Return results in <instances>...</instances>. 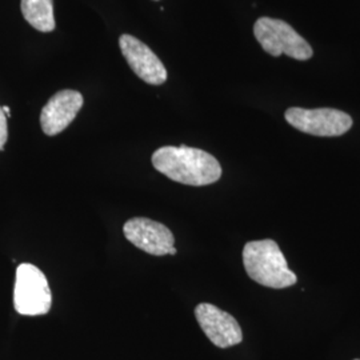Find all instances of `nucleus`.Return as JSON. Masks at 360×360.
<instances>
[{
  "label": "nucleus",
  "mask_w": 360,
  "mask_h": 360,
  "mask_svg": "<svg viewBox=\"0 0 360 360\" xmlns=\"http://www.w3.org/2000/svg\"><path fill=\"white\" fill-rule=\"evenodd\" d=\"M153 166L169 179L193 187L212 184L221 176L215 156L187 146L160 147L153 155Z\"/></svg>",
  "instance_id": "1"
},
{
  "label": "nucleus",
  "mask_w": 360,
  "mask_h": 360,
  "mask_svg": "<svg viewBox=\"0 0 360 360\" xmlns=\"http://www.w3.org/2000/svg\"><path fill=\"white\" fill-rule=\"evenodd\" d=\"M243 264L247 275L269 288H287L297 282L288 269L287 260L278 243L271 239L248 242L243 248Z\"/></svg>",
  "instance_id": "2"
},
{
  "label": "nucleus",
  "mask_w": 360,
  "mask_h": 360,
  "mask_svg": "<svg viewBox=\"0 0 360 360\" xmlns=\"http://www.w3.org/2000/svg\"><path fill=\"white\" fill-rule=\"evenodd\" d=\"M52 295L46 275L37 266L23 263L16 269L13 307L26 316L46 315L51 309Z\"/></svg>",
  "instance_id": "3"
},
{
  "label": "nucleus",
  "mask_w": 360,
  "mask_h": 360,
  "mask_svg": "<svg viewBox=\"0 0 360 360\" xmlns=\"http://www.w3.org/2000/svg\"><path fill=\"white\" fill-rule=\"evenodd\" d=\"M254 34L263 50L272 56L285 53L296 60H307L312 56V49L292 27L279 19L259 18L254 26Z\"/></svg>",
  "instance_id": "4"
},
{
  "label": "nucleus",
  "mask_w": 360,
  "mask_h": 360,
  "mask_svg": "<svg viewBox=\"0 0 360 360\" xmlns=\"http://www.w3.org/2000/svg\"><path fill=\"white\" fill-rule=\"evenodd\" d=\"M284 116L292 127L315 136H340L352 127V117L335 108L292 107Z\"/></svg>",
  "instance_id": "5"
},
{
  "label": "nucleus",
  "mask_w": 360,
  "mask_h": 360,
  "mask_svg": "<svg viewBox=\"0 0 360 360\" xmlns=\"http://www.w3.org/2000/svg\"><path fill=\"white\" fill-rule=\"evenodd\" d=\"M123 232L129 243L150 255H176L172 232L159 221L141 217L129 219L123 226Z\"/></svg>",
  "instance_id": "6"
},
{
  "label": "nucleus",
  "mask_w": 360,
  "mask_h": 360,
  "mask_svg": "<svg viewBox=\"0 0 360 360\" xmlns=\"http://www.w3.org/2000/svg\"><path fill=\"white\" fill-rule=\"evenodd\" d=\"M195 316L203 333L217 347H232L243 340V333L236 319L214 304H198Z\"/></svg>",
  "instance_id": "7"
},
{
  "label": "nucleus",
  "mask_w": 360,
  "mask_h": 360,
  "mask_svg": "<svg viewBox=\"0 0 360 360\" xmlns=\"http://www.w3.org/2000/svg\"><path fill=\"white\" fill-rule=\"evenodd\" d=\"M119 46L131 70L148 84L160 86L167 80V70L147 44L139 39L123 34Z\"/></svg>",
  "instance_id": "8"
},
{
  "label": "nucleus",
  "mask_w": 360,
  "mask_h": 360,
  "mask_svg": "<svg viewBox=\"0 0 360 360\" xmlns=\"http://www.w3.org/2000/svg\"><path fill=\"white\" fill-rule=\"evenodd\" d=\"M83 95L74 90L56 92L40 114V124L46 135L55 136L63 132L83 107Z\"/></svg>",
  "instance_id": "9"
},
{
  "label": "nucleus",
  "mask_w": 360,
  "mask_h": 360,
  "mask_svg": "<svg viewBox=\"0 0 360 360\" xmlns=\"http://www.w3.org/2000/svg\"><path fill=\"white\" fill-rule=\"evenodd\" d=\"M20 8L23 18L40 32L55 30L53 0H22Z\"/></svg>",
  "instance_id": "10"
},
{
  "label": "nucleus",
  "mask_w": 360,
  "mask_h": 360,
  "mask_svg": "<svg viewBox=\"0 0 360 360\" xmlns=\"http://www.w3.org/2000/svg\"><path fill=\"white\" fill-rule=\"evenodd\" d=\"M8 139V129H7V116L4 114L3 108L0 107V151L4 148Z\"/></svg>",
  "instance_id": "11"
},
{
  "label": "nucleus",
  "mask_w": 360,
  "mask_h": 360,
  "mask_svg": "<svg viewBox=\"0 0 360 360\" xmlns=\"http://www.w3.org/2000/svg\"><path fill=\"white\" fill-rule=\"evenodd\" d=\"M1 108H3V111H4V114H6V116H7V117H8V116L11 115V111H10V107H7V105H6V107H1Z\"/></svg>",
  "instance_id": "12"
},
{
  "label": "nucleus",
  "mask_w": 360,
  "mask_h": 360,
  "mask_svg": "<svg viewBox=\"0 0 360 360\" xmlns=\"http://www.w3.org/2000/svg\"><path fill=\"white\" fill-rule=\"evenodd\" d=\"M355 360H360V359H355Z\"/></svg>",
  "instance_id": "13"
}]
</instances>
